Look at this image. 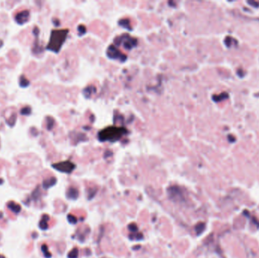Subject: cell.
<instances>
[{
    "instance_id": "cell-1",
    "label": "cell",
    "mask_w": 259,
    "mask_h": 258,
    "mask_svg": "<svg viewBox=\"0 0 259 258\" xmlns=\"http://www.w3.org/2000/svg\"><path fill=\"white\" fill-rule=\"evenodd\" d=\"M167 194L169 198L174 201H181L184 200L183 192L178 186L174 185L167 188Z\"/></svg>"
},
{
    "instance_id": "cell-2",
    "label": "cell",
    "mask_w": 259,
    "mask_h": 258,
    "mask_svg": "<svg viewBox=\"0 0 259 258\" xmlns=\"http://www.w3.org/2000/svg\"><path fill=\"white\" fill-rule=\"evenodd\" d=\"M53 167L61 172H63V173H69L74 169L75 165L70 161H64L53 164Z\"/></svg>"
},
{
    "instance_id": "cell-3",
    "label": "cell",
    "mask_w": 259,
    "mask_h": 258,
    "mask_svg": "<svg viewBox=\"0 0 259 258\" xmlns=\"http://www.w3.org/2000/svg\"><path fill=\"white\" fill-rule=\"evenodd\" d=\"M224 43L228 48H231L233 46H236L238 44V41L231 36H227L224 39Z\"/></svg>"
},
{
    "instance_id": "cell-4",
    "label": "cell",
    "mask_w": 259,
    "mask_h": 258,
    "mask_svg": "<svg viewBox=\"0 0 259 258\" xmlns=\"http://www.w3.org/2000/svg\"><path fill=\"white\" fill-rule=\"evenodd\" d=\"M79 195V192H78V190L75 188H70L67 192V196L68 198L70 199H77V197Z\"/></svg>"
},
{
    "instance_id": "cell-5",
    "label": "cell",
    "mask_w": 259,
    "mask_h": 258,
    "mask_svg": "<svg viewBox=\"0 0 259 258\" xmlns=\"http://www.w3.org/2000/svg\"><path fill=\"white\" fill-rule=\"evenodd\" d=\"M49 220V217L48 216L47 214H44L42 216L41 221L39 223V227L41 229H46L48 228V221Z\"/></svg>"
},
{
    "instance_id": "cell-6",
    "label": "cell",
    "mask_w": 259,
    "mask_h": 258,
    "mask_svg": "<svg viewBox=\"0 0 259 258\" xmlns=\"http://www.w3.org/2000/svg\"><path fill=\"white\" fill-rule=\"evenodd\" d=\"M56 179L55 177H52V178H49V179H46L44 182H43L42 183V186L44 188L47 189L49 188H50L51 186H53L55 183H56Z\"/></svg>"
},
{
    "instance_id": "cell-7",
    "label": "cell",
    "mask_w": 259,
    "mask_h": 258,
    "mask_svg": "<svg viewBox=\"0 0 259 258\" xmlns=\"http://www.w3.org/2000/svg\"><path fill=\"white\" fill-rule=\"evenodd\" d=\"M8 207L10 209V210H11L14 213H19L20 211V206L18 204H16L15 202H14V201H10V202H8Z\"/></svg>"
},
{
    "instance_id": "cell-8",
    "label": "cell",
    "mask_w": 259,
    "mask_h": 258,
    "mask_svg": "<svg viewBox=\"0 0 259 258\" xmlns=\"http://www.w3.org/2000/svg\"><path fill=\"white\" fill-rule=\"evenodd\" d=\"M228 97H229L228 93L224 92H222L221 94H220L218 95H214L213 96V100L218 102V101H223L224 99H227Z\"/></svg>"
},
{
    "instance_id": "cell-9",
    "label": "cell",
    "mask_w": 259,
    "mask_h": 258,
    "mask_svg": "<svg viewBox=\"0 0 259 258\" xmlns=\"http://www.w3.org/2000/svg\"><path fill=\"white\" fill-rule=\"evenodd\" d=\"M78 249L77 248H74L73 250H71L70 251V253L68 254V258H77L78 257Z\"/></svg>"
},
{
    "instance_id": "cell-10",
    "label": "cell",
    "mask_w": 259,
    "mask_h": 258,
    "mask_svg": "<svg viewBox=\"0 0 259 258\" xmlns=\"http://www.w3.org/2000/svg\"><path fill=\"white\" fill-rule=\"evenodd\" d=\"M42 252H43V254L45 255V257H46V258H50V257H51L52 254H51L50 252L49 251V249H48V247H47L46 245H43L42 246Z\"/></svg>"
},
{
    "instance_id": "cell-11",
    "label": "cell",
    "mask_w": 259,
    "mask_h": 258,
    "mask_svg": "<svg viewBox=\"0 0 259 258\" xmlns=\"http://www.w3.org/2000/svg\"><path fill=\"white\" fill-rule=\"evenodd\" d=\"M130 238L132 240H134V239H136V240H141L143 238V235L140 232H138V233H136V234L133 233V235H131L130 236Z\"/></svg>"
},
{
    "instance_id": "cell-12",
    "label": "cell",
    "mask_w": 259,
    "mask_h": 258,
    "mask_svg": "<svg viewBox=\"0 0 259 258\" xmlns=\"http://www.w3.org/2000/svg\"><path fill=\"white\" fill-rule=\"evenodd\" d=\"M205 229V224L202 223H199L196 226V231L197 232L198 235H200L202 233V232Z\"/></svg>"
},
{
    "instance_id": "cell-13",
    "label": "cell",
    "mask_w": 259,
    "mask_h": 258,
    "mask_svg": "<svg viewBox=\"0 0 259 258\" xmlns=\"http://www.w3.org/2000/svg\"><path fill=\"white\" fill-rule=\"evenodd\" d=\"M39 195H40V191H39V188H37L33 192V194H32V195H31V197H32L31 198H32V199H34V200H37V199L39 198Z\"/></svg>"
},
{
    "instance_id": "cell-14",
    "label": "cell",
    "mask_w": 259,
    "mask_h": 258,
    "mask_svg": "<svg viewBox=\"0 0 259 258\" xmlns=\"http://www.w3.org/2000/svg\"><path fill=\"white\" fill-rule=\"evenodd\" d=\"M128 229H129L130 231L132 232H136L138 231V227H137L136 224L134 223H132L130 224L128 226Z\"/></svg>"
},
{
    "instance_id": "cell-15",
    "label": "cell",
    "mask_w": 259,
    "mask_h": 258,
    "mask_svg": "<svg viewBox=\"0 0 259 258\" xmlns=\"http://www.w3.org/2000/svg\"><path fill=\"white\" fill-rule=\"evenodd\" d=\"M68 220L69 223H71L72 224H75L77 222V219L76 218V217H74V215H72V214H68Z\"/></svg>"
},
{
    "instance_id": "cell-16",
    "label": "cell",
    "mask_w": 259,
    "mask_h": 258,
    "mask_svg": "<svg viewBox=\"0 0 259 258\" xmlns=\"http://www.w3.org/2000/svg\"><path fill=\"white\" fill-rule=\"evenodd\" d=\"M96 191H97V189H93V188L89 189V191H88V197H89V198H89V199H91L92 198H93L94 195H96Z\"/></svg>"
},
{
    "instance_id": "cell-17",
    "label": "cell",
    "mask_w": 259,
    "mask_h": 258,
    "mask_svg": "<svg viewBox=\"0 0 259 258\" xmlns=\"http://www.w3.org/2000/svg\"><path fill=\"white\" fill-rule=\"evenodd\" d=\"M237 74H238L240 77H244L246 73L244 72V71L242 68H240V69L237 70Z\"/></svg>"
},
{
    "instance_id": "cell-18",
    "label": "cell",
    "mask_w": 259,
    "mask_h": 258,
    "mask_svg": "<svg viewBox=\"0 0 259 258\" xmlns=\"http://www.w3.org/2000/svg\"><path fill=\"white\" fill-rule=\"evenodd\" d=\"M248 3L249 5H251L252 6H255V7H258L259 6V2H256V1H248Z\"/></svg>"
},
{
    "instance_id": "cell-19",
    "label": "cell",
    "mask_w": 259,
    "mask_h": 258,
    "mask_svg": "<svg viewBox=\"0 0 259 258\" xmlns=\"http://www.w3.org/2000/svg\"><path fill=\"white\" fill-rule=\"evenodd\" d=\"M228 139H229V141H230V142H233L236 140L235 137H234L233 136H232V135L228 136Z\"/></svg>"
},
{
    "instance_id": "cell-20",
    "label": "cell",
    "mask_w": 259,
    "mask_h": 258,
    "mask_svg": "<svg viewBox=\"0 0 259 258\" xmlns=\"http://www.w3.org/2000/svg\"><path fill=\"white\" fill-rule=\"evenodd\" d=\"M255 96H257V97H259V92H258V93L255 94Z\"/></svg>"
},
{
    "instance_id": "cell-21",
    "label": "cell",
    "mask_w": 259,
    "mask_h": 258,
    "mask_svg": "<svg viewBox=\"0 0 259 258\" xmlns=\"http://www.w3.org/2000/svg\"><path fill=\"white\" fill-rule=\"evenodd\" d=\"M3 182V180L2 179H0V184H2Z\"/></svg>"
},
{
    "instance_id": "cell-22",
    "label": "cell",
    "mask_w": 259,
    "mask_h": 258,
    "mask_svg": "<svg viewBox=\"0 0 259 258\" xmlns=\"http://www.w3.org/2000/svg\"><path fill=\"white\" fill-rule=\"evenodd\" d=\"M0 258H5L4 256H2V255H0Z\"/></svg>"
}]
</instances>
